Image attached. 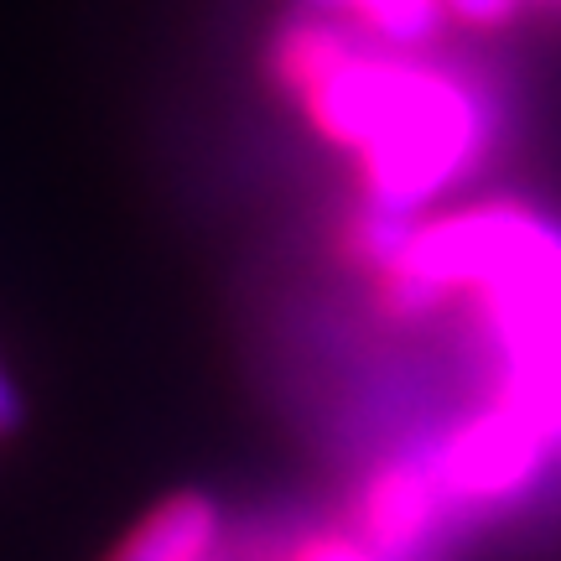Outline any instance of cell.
<instances>
[{
  "instance_id": "obj_1",
  "label": "cell",
  "mask_w": 561,
  "mask_h": 561,
  "mask_svg": "<svg viewBox=\"0 0 561 561\" xmlns=\"http://www.w3.org/2000/svg\"><path fill=\"white\" fill-rule=\"evenodd\" d=\"M479 100L442 73L396 68L390 100H385L375 130L364 136V178H369V208L385 219H416L426 203L483 157Z\"/></svg>"
},
{
  "instance_id": "obj_2",
  "label": "cell",
  "mask_w": 561,
  "mask_h": 561,
  "mask_svg": "<svg viewBox=\"0 0 561 561\" xmlns=\"http://www.w3.org/2000/svg\"><path fill=\"white\" fill-rule=\"evenodd\" d=\"M546 447L551 442L520 411L500 405L489 416L468 421L442 447V458L432 462V479H437L442 500H510L541 473Z\"/></svg>"
},
{
  "instance_id": "obj_3",
  "label": "cell",
  "mask_w": 561,
  "mask_h": 561,
  "mask_svg": "<svg viewBox=\"0 0 561 561\" xmlns=\"http://www.w3.org/2000/svg\"><path fill=\"white\" fill-rule=\"evenodd\" d=\"M442 515V489L432 479V468H390L369 483L364 494V546L380 561H411L421 557V546L432 541Z\"/></svg>"
},
{
  "instance_id": "obj_4",
  "label": "cell",
  "mask_w": 561,
  "mask_h": 561,
  "mask_svg": "<svg viewBox=\"0 0 561 561\" xmlns=\"http://www.w3.org/2000/svg\"><path fill=\"white\" fill-rule=\"evenodd\" d=\"M224 541V515L203 489L161 500L110 561H208Z\"/></svg>"
},
{
  "instance_id": "obj_5",
  "label": "cell",
  "mask_w": 561,
  "mask_h": 561,
  "mask_svg": "<svg viewBox=\"0 0 561 561\" xmlns=\"http://www.w3.org/2000/svg\"><path fill=\"white\" fill-rule=\"evenodd\" d=\"M343 11H359L390 47H421L442 26V0H348Z\"/></svg>"
},
{
  "instance_id": "obj_6",
  "label": "cell",
  "mask_w": 561,
  "mask_h": 561,
  "mask_svg": "<svg viewBox=\"0 0 561 561\" xmlns=\"http://www.w3.org/2000/svg\"><path fill=\"white\" fill-rule=\"evenodd\" d=\"M442 11H458L473 26H504V21L520 11V0H442Z\"/></svg>"
},
{
  "instance_id": "obj_7",
  "label": "cell",
  "mask_w": 561,
  "mask_h": 561,
  "mask_svg": "<svg viewBox=\"0 0 561 561\" xmlns=\"http://www.w3.org/2000/svg\"><path fill=\"white\" fill-rule=\"evenodd\" d=\"M21 426V396H16V385L0 375V437H11Z\"/></svg>"
},
{
  "instance_id": "obj_8",
  "label": "cell",
  "mask_w": 561,
  "mask_h": 561,
  "mask_svg": "<svg viewBox=\"0 0 561 561\" xmlns=\"http://www.w3.org/2000/svg\"><path fill=\"white\" fill-rule=\"evenodd\" d=\"M208 561H240V551H234V546H229V541H219V551H214V557H208Z\"/></svg>"
}]
</instances>
